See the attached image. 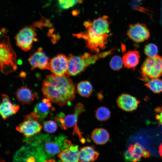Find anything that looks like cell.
<instances>
[{
    "label": "cell",
    "mask_w": 162,
    "mask_h": 162,
    "mask_svg": "<svg viewBox=\"0 0 162 162\" xmlns=\"http://www.w3.org/2000/svg\"><path fill=\"white\" fill-rule=\"evenodd\" d=\"M68 76L52 74L46 76L41 89L45 98L60 107L69 105L75 98L76 88Z\"/></svg>",
    "instance_id": "6da1fadb"
},
{
    "label": "cell",
    "mask_w": 162,
    "mask_h": 162,
    "mask_svg": "<svg viewBox=\"0 0 162 162\" xmlns=\"http://www.w3.org/2000/svg\"><path fill=\"white\" fill-rule=\"evenodd\" d=\"M110 21L108 16L104 15L93 21H86L83 25L86 31L74 34L73 35L83 39L87 48L95 53L104 49L111 35Z\"/></svg>",
    "instance_id": "7a4b0ae2"
},
{
    "label": "cell",
    "mask_w": 162,
    "mask_h": 162,
    "mask_svg": "<svg viewBox=\"0 0 162 162\" xmlns=\"http://www.w3.org/2000/svg\"><path fill=\"white\" fill-rule=\"evenodd\" d=\"M70 141L64 135H52L47 134H38L26 137L24 140L26 143L39 148L45 154L47 159L52 158L58 154L68 146Z\"/></svg>",
    "instance_id": "3957f363"
},
{
    "label": "cell",
    "mask_w": 162,
    "mask_h": 162,
    "mask_svg": "<svg viewBox=\"0 0 162 162\" xmlns=\"http://www.w3.org/2000/svg\"><path fill=\"white\" fill-rule=\"evenodd\" d=\"M115 49H112L102 52L91 54L87 52L78 56L70 54L68 56V76H75L83 71L89 65L96 62L98 60L112 54Z\"/></svg>",
    "instance_id": "277c9868"
},
{
    "label": "cell",
    "mask_w": 162,
    "mask_h": 162,
    "mask_svg": "<svg viewBox=\"0 0 162 162\" xmlns=\"http://www.w3.org/2000/svg\"><path fill=\"white\" fill-rule=\"evenodd\" d=\"M1 71L7 75L17 69L16 55L13 50L8 36L2 35L1 37L0 45Z\"/></svg>",
    "instance_id": "5b68a950"
},
{
    "label": "cell",
    "mask_w": 162,
    "mask_h": 162,
    "mask_svg": "<svg viewBox=\"0 0 162 162\" xmlns=\"http://www.w3.org/2000/svg\"><path fill=\"white\" fill-rule=\"evenodd\" d=\"M141 70L144 81L148 78H159L162 76V57L158 55L148 57L142 64Z\"/></svg>",
    "instance_id": "8992f818"
},
{
    "label": "cell",
    "mask_w": 162,
    "mask_h": 162,
    "mask_svg": "<svg viewBox=\"0 0 162 162\" xmlns=\"http://www.w3.org/2000/svg\"><path fill=\"white\" fill-rule=\"evenodd\" d=\"M84 106L81 103H79L76 106L73 113L64 116L63 113H60L54 118L55 120L57 122L61 128L64 130L74 127V134H78L81 136V133L77 127V123L79 115L84 110Z\"/></svg>",
    "instance_id": "52a82bcc"
},
{
    "label": "cell",
    "mask_w": 162,
    "mask_h": 162,
    "mask_svg": "<svg viewBox=\"0 0 162 162\" xmlns=\"http://www.w3.org/2000/svg\"><path fill=\"white\" fill-rule=\"evenodd\" d=\"M25 120L16 128V130L26 137H30L39 133L42 126L37 116L33 111L24 116Z\"/></svg>",
    "instance_id": "ba28073f"
},
{
    "label": "cell",
    "mask_w": 162,
    "mask_h": 162,
    "mask_svg": "<svg viewBox=\"0 0 162 162\" xmlns=\"http://www.w3.org/2000/svg\"><path fill=\"white\" fill-rule=\"evenodd\" d=\"M36 34L32 26H26L20 30L15 37L17 46L27 51L31 48L34 41L37 40Z\"/></svg>",
    "instance_id": "9c48e42d"
},
{
    "label": "cell",
    "mask_w": 162,
    "mask_h": 162,
    "mask_svg": "<svg viewBox=\"0 0 162 162\" xmlns=\"http://www.w3.org/2000/svg\"><path fill=\"white\" fill-rule=\"evenodd\" d=\"M127 35L130 39L136 43L147 40L150 37V32L146 25L139 22L129 25Z\"/></svg>",
    "instance_id": "30bf717a"
},
{
    "label": "cell",
    "mask_w": 162,
    "mask_h": 162,
    "mask_svg": "<svg viewBox=\"0 0 162 162\" xmlns=\"http://www.w3.org/2000/svg\"><path fill=\"white\" fill-rule=\"evenodd\" d=\"M50 70L52 74L58 76H69L68 59L65 55L60 54L50 60Z\"/></svg>",
    "instance_id": "8fae6325"
},
{
    "label": "cell",
    "mask_w": 162,
    "mask_h": 162,
    "mask_svg": "<svg viewBox=\"0 0 162 162\" xmlns=\"http://www.w3.org/2000/svg\"><path fill=\"white\" fill-rule=\"evenodd\" d=\"M149 154L140 144L136 143L129 146L124 154V156L127 161L138 162L142 157H148Z\"/></svg>",
    "instance_id": "7c38bea8"
},
{
    "label": "cell",
    "mask_w": 162,
    "mask_h": 162,
    "mask_svg": "<svg viewBox=\"0 0 162 162\" xmlns=\"http://www.w3.org/2000/svg\"><path fill=\"white\" fill-rule=\"evenodd\" d=\"M32 69L38 68L42 70H49V59L42 49L40 48L28 59Z\"/></svg>",
    "instance_id": "4fadbf2b"
},
{
    "label": "cell",
    "mask_w": 162,
    "mask_h": 162,
    "mask_svg": "<svg viewBox=\"0 0 162 162\" xmlns=\"http://www.w3.org/2000/svg\"><path fill=\"white\" fill-rule=\"evenodd\" d=\"M140 101L136 97L128 94H122L118 98L116 103L118 107L126 112L136 110Z\"/></svg>",
    "instance_id": "5bb4252c"
},
{
    "label": "cell",
    "mask_w": 162,
    "mask_h": 162,
    "mask_svg": "<svg viewBox=\"0 0 162 162\" xmlns=\"http://www.w3.org/2000/svg\"><path fill=\"white\" fill-rule=\"evenodd\" d=\"M79 149L77 145L70 142L68 146L58 154L62 162H78Z\"/></svg>",
    "instance_id": "9a60e30c"
},
{
    "label": "cell",
    "mask_w": 162,
    "mask_h": 162,
    "mask_svg": "<svg viewBox=\"0 0 162 162\" xmlns=\"http://www.w3.org/2000/svg\"><path fill=\"white\" fill-rule=\"evenodd\" d=\"M2 102L0 106V113L2 118L6 119L15 114L19 110L20 106L12 103L6 94H2Z\"/></svg>",
    "instance_id": "2e32d148"
},
{
    "label": "cell",
    "mask_w": 162,
    "mask_h": 162,
    "mask_svg": "<svg viewBox=\"0 0 162 162\" xmlns=\"http://www.w3.org/2000/svg\"><path fill=\"white\" fill-rule=\"evenodd\" d=\"M55 110L52 106V102L49 99L45 98L36 105L33 112L38 116V120L41 121Z\"/></svg>",
    "instance_id": "e0dca14e"
},
{
    "label": "cell",
    "mask_w": 162,
    "mask_h": 162,
    "mask_svg": "<svg viewBox=\"0 0 162 162\" xmlns=\"http://www.w3.org/2000/svg\"><path fill=\"white\" fill-rule=\"evenodd\" d=\"M15 94L18 101L22 105L31 104L37 96L35 93L25 86L18 88Z\"/></svg>",
    "instance_id": "ac0fdd59"
},
{
    "label": "cell",
    "mask_w": 162,
    "mask_h": 162,
    "mask_svg": "<svg viewBox=\"0 0 162 162\" xmlns=\"http://www.w3.org/2000/svg\"><path fill=\"white\" fill-rule=\"evenodd\" d=\"M98 155V153L95 150L94 146L81 147L79 149V161L93 162L97 159Z\"/></svg>",
    "instance_id": "d6986e66"
},
{
    "label": "cell",
    "mask_w": 162,
    "mask_h": 162,
    "mask_svg": "<svg viewBox=\"0 0 162 162\" xmlns=\"http://www.w3.org/2000/svg\"><path fill=\"white\" fill-rule=\"evenodd\" d=\"M140 55L136 50L128 51L123 56L122 59L125 67L128 68H135L138 64Z\"/></svg>",
    "instance_id": "ffe728a7"
},
{
    "label": "cell",
    "mask_w": 162,
    "mask_h": 162,
    "mask_svg": "<svg viewBox=\"0 0 162 162\" xmlns=\"http://www.w3.org/2000/svg\"><path fill=\"white\" fill-rule=\"evenodd\" d=\"M91 138L94 142L98 145H103L108 141L110 135L108 131L101 128L94 129L91 133Z\"/></svg>",
    "instance_id": "44dd1931"
},
{
    "label": "cell",
    "mask_w": 162,
    "mask_h": 162,
    "mask_svg": "<svg viewBox=\"0 0 162 162\" xmlns=\"http://www.w3.org/2000/svg\"><path fill=\"white\" fill-rule=\"evenodd\" d=\"M77 92L81 96L88 98L92 94L93 87L88 81H83L79 82L77 85Z\"/></svg>",
    "instance_id": "7402d4cb"
},
{
    "label": "cell",
    "mask_w": 162,
    "mask_h": 162,
    "mask_svg": "<svg viewBox=\"0 0 162 162\" xmlns=\"http://www.w3.org/2000/svg\"><path fill=\"white\" fill-rule=\"evenodd\" d=\"M145 85L155 93L162 92V79L159 78L151 79Z\"/></svg>",
    "instance_id": "603a6c76"
},
{
    "label": "cell",
    "mask_w": 162,
    "mask_h": 162,
    "mask_svg": "<svg viewBox=\"0 0 162 162\" xmlns=\"http://www.w3.org/2000/svg\"><path fill=\"white\" fill-rule=\"evenodd\" d=\"M111 112L110 110L105 106L98 108L95 112L96 118L99 121L103 122L108 120L110 117Z\"/></svg>",
    "instance_id": "cb8c5ba5"
},
{
    "label": "cell",
    "mask_w": 162,
    "mask_h": 162,
    "mask_svg": "<svg viewBox=\"0 0 162 162\" xmlns=\"http://www.w3.org/2000/svg\"><path fill=\"white\" fill-rule=\"evenodd\" d=\"M122 59L117 55L113 56L111 59L110 65L111 68L115 70L121 69L124 65Z\"/></svg>",
    "instance_id": "d4e9b609"
},
{
    "label": "cell",
    "mask_w": 162,
    "mask_h": 162,
    "mask_svg": "<svg viewBox=\"0 0 162 162\" xmlns=\"http://www.w3.org/2000/svg\"><path fill=\"white\" fill-rule=\"evenodd\" d=\"M59 6L62 9H67L78 3H81L82 0H56Z\"/></svg>",
    "instance_id": "484cf974"
},
{
    "label": "cell",
    "mask_w": 162,
    "mask_h": 162,
    "mask_svg": "<svg viewBox=\"0 0 162 162\" xmlns=\"http://www.w3.org/2000/svg\"><path fill=\"white\" fill-rule=\"evenodd\" d=\"M145 54L149 57H152L157 55L158 48L154 44L150 43L146 45L144 48Z\"/></svg>",
    "instance_id": "4316f807"
},
{
    "label": "cell",
    "mask_w": 162,
    "mask_h": 162,
    "mask_svg": "<svg viewBox=\"0 0 162 162\" xmlns=\"http://www.w3.org/2000/svg\"><path fill=\"white\" fill-rule=\"evenodd\" d=\"M58 126L56 122L52 120H49L45 122L43 124L44 130L49 133L52 134L57 130Z\"/></svg>",
    "instance_id": "83f0119b"
},
{
    "label": "cell",
    "mask_w": 162,
    "mask_h": 162,
    "mask_svg": "<svg viewBox=\"0 0 162 162\" xmlns=\"http://www.w3.org/2000/svg\"><path fill=\"white\" fill-rule=\"evenodd\" d=\"M154 112L156 119L159 125H162V105L156 107Z\"/></svg>",
    "instance_id": "f1b7e54d"
},
{
    "label": "cell",
    "mask_w": 162,
    "mask_h": 162,
    "mask_svg": "<svg viewBox=\"0 0 162 162\" xmlns=\"http://www.w3.org/2000/svg\"><path fill=\"white\" fill-rule=\"evenodd\" d=\"M159 153L162 159V142L159 147Z\"/></svg>",
    "instance_id": "f546056e"
},
{
    "label": "cell",
    "mask_w": 162,
    "mask_h": 162,
    "mask_svg": "<svg viewBox=\"0 0 162 162\" xmlns=\"http://www.w3.org/2000/svg\"><path fill=\"white\" fill-rule=\"evenodd\" d=\"M42 162H56V161L55 160L53 159H46Z\"/></svg>",
    "instance_id": "4dcf8cb0"
}]
</instances>
